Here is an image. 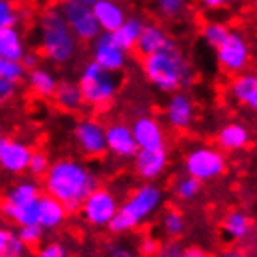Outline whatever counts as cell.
<instances>
[{
  "instance_id": "obj_1",
  "label": "cell",
  "mask_w": 257,
  "mask_h": 257,
  "mask_svg": "<svg viewBox=\"0 0 257 257\" xmlns=\"http://www.w3.org/2000/svg\"><path fill=\"white\" fill-rule=\"evenodd\" d=\"M99 188V177L90 164L64 157L51 164L49 174L43 177L45 194L62 201L69 212H78L86 198Z\"/></svg>"
},
{
  "instance_id": "obj_2",
  "label": "cell",
  "mask_w": 257,
  "mask_h": 257,
  "mask_svg": "<svg viewBox=\"0 0 257 257\" xmlns=\"http://www.w3.org/2000/svg\"><path fill=\"white\" fill-rule=\"evenodd\" d=\"M142 75L161 93H175L190 86L194 80L192 65L177 43H172L151 56L142 58Z\"/></svg>"
},
{
  "instance_id": "obj_3",
  "label": "cell",
  "mask_w": 257,
  "mask_h": 257,
  "mask_svg": "<svg viewBox=\"0 0 257 257\" xmlns=\"http://www.w3.org/2000/svg\"><path fill=\"white\" fill-rule=\"evenodd\" d=\"M80 41L71 30L60 6L43 10L38 19V47L41 56L54 65L71 64L78 52Z\"/></svg>"
},
{
  "instance_id": "obj_4",
  "label": "cell",
  "mask_w": 257,
  "mask_h": 257,
  "mask_svg": "<svg viewBox=\"0 0 257 257\" xmlns=\"http://www.w3.org/2000/svg\"><path fill=\"white\" fill-rule=\"evenodd\" d=\"M162 203H164L162 188L155 183H142L119 205V211L110 222L108 229L114 235H125L133 231L151 218L155 212L161 211Z\"/></svg>"
},
{
  "instance_id": "obj_5",
  "label": "cell",
  "mask_w": 257,
  "mask_h": 257,
  "mask_svg": "<svg viewBox=\"0 0 257 257\" xmlns=\"http://www.w3.org/2000/svg\"><path fill=\"white\" fill-rule=\"evenodd\" d=\"M43 188L34 177H21L13 181L4 192L2 216L13 227L39 224V203Z\"/></svg>"
},
{
  "instance_id": "obj_6",
  "label": "cell",
  "mask_w": 257,
  "mask_h": 257,
  "mask_svg": "<svg viewBox=\"0 0 257 257\" xmlns=\"http://www.w3.org/2000/svg\"><path fill=\"white\" fill-rule=\"evenodd\" d=\"M77 82L82 90L84 103L95 110L106 108L116 99L117 88H119L117 73L104 69L93 60H88L86 64H82Z\"/></svg>"
},
{
  "instance_id": "obj_7",
  "label": "cell",
  "mask_w": 257,
  "mask_h": 257,
  "mask_svg": "<svg viewBox=\"0 0 257 257\" xmlns=\"http://www.w3.org/2000/svg\"><path fill=\"white\" fill-rule=\"evenodd\" d=\"M183 170L190 177H196L201 183L218 179L225 172V157L222 149L212 146H194L185 153Z\"/></svg>"
},
{
  "instance_id": "obj_8",
  "label": "cell",
  "mask_w": 257,
  "mask_h": 257,
  "mask_svg": "<svg viewBox=\"0 0 257 257\" xmlns=\"http://www.w3.org/2000/svg\"><path fill=\"white\" fill-rule=\"evenodd\" d=\"M214 52H216V62L220 69L233 77L238 73H244L251 60L250 43L237 30H231L224 43L218 49H214Z\"/></svg>"
},
{
  "instance_id": "obj_9",
  "label": "cell",
  "mask_w": 257,
  "mask_h": 257,
  "mask_svg": "<svg viewBox=\"0 0 257 257\" xmlns=\"http://www.w3.org/2000/svg\"><path fill=\"white\" fill-rule=\"evenodd\" d=\"M119 205L121 203H117L116 194L110 192L108 188L99 187L86 198L78 214L82 216L84 222H88L93 227H108L119 211Z\"/></svg>"
},
{
  "instance_id": "obj_10",
  "label": "cell",
  "mask_w": 257,
  "mask_h": 257,
  "mask_svg": "<svg viewBox=\"0 0 257 257\" xmlns=\"http://www.w3.org/2000/svg\"><path fill=\"white\" fill-rule=\"evenodd\" d=\"M60 10H62L64 17L69 23L71 30L75 32L80 43H91L99 34L103 32L99 23H97L95 15H93L91 6L84 4L80 0H62Z\"/></svg>"
},
{
  "instance_id": "obj_11",
  "label": "cell",
  "mask_w": 257,
  "mask_h": 257,
  "mask_svg": "<svg viewBox=\"0 0 257 257\" xmlns=\"http://www.w3.org/2000/svg\"><path fill=\"white\" fill-rule=\"evenodd\" d=\"M75 144L84 157H101L106 153V127L95 117H82L73 128Z\"/></svg>"
},
{
  "instance_id": "obj_12",
  "label": "cell",
  "mask_w": 257,
  "mask_h": 257,
  "mask_svg": "<svg viewBox=\"0 0 257 257\" xmlns=\"http://www.w3.org/2000/svg\"><path fill=\"white\" fill-rule=\"evenodd\" d=\"M90 56L93 62L112 73H119L128 64V52L117 45V41L110 32H101L91 41Z\"/></svg>"
},
{
  "instance_id": "obj_13",
  "label": "cell",
  "mask_w": 257,
  "mask_h": 257,
  "mask_svg": "<svg viewBox=\"0 0 257 257\" xmlns=\"http://www.w3.org/2000/svg\"><path fill=\"white\" fill-rule=\"evenodd\" d=\"M138 151L140 148L131 125L123 121H112L106 125V153L117 161H133Z\"/></svg>"
},
{
  "instance_id": "obj_14",
  "label": "cell",
  "mask_w": 257,
  "mask_h": 257,
  "mask_svg": "<svg viewBox=\"0 0 257 257\" xmlns=\"http://www.w3.org/2000/svg\"><path fill=\"white\" fill-rule=\"evenodd\" d=\"M32 149L26 146L25 142L2 136L0 138V166L2 172L10 175H23L28 174V164H30Z\"/></svg>"
},
{
  "instance_id": "obj_15",
  "label": "cell",
  "mask_w": 257,
  "mask_h": 257,
  "mask_svg": "<svg viewBox=\"0 0 257 257\" xmlns=\"http://www.w3.org/2000/svg\"><path fill=\"white\" fill-rule=\"evenodd\" d=\"M164 119L174 131H188L196 119V106L192 97L183 90L172 93L164 106Z\"/></svg>"
},
{
  "instance_id": "obj_16",
  "label": "cell",
  "mask_w": 257,
  "mask_h": 257,
  "mask_svg": "<svg viewBox=\"0 0 257 257\" xmlns=\"http://www.w3.org/2000/svg\"><path fill=\"white\" fill-rule=\"evenodd\" d=\"M168 162L170 155L166 148L140 149L133 159V170L144 183H153L166 172Z\"/></svg>"
},
{
  "instance_id": "obj_17",
  "label": "cell",
  "mask_w": 257,
  "mask_h": 257,
  "mask_svg": "<svg viewBox=\"0 0 257 257\" xmlns=\"http://www.w3.org/2000/svg\"><path fill=\"white\" fill-rule=\"evenodd\" d=\"M131 127H133L136 144L140 149L166 148V135H164V128L157 117L142 114V116L133 119Z\"/></svg>"
},
{
  "instance_id": "obj_18",
  "label": "cell",
  "mask_w": 257,
  "mask_h": 257,
  "mask_svg": "<svg viewBox=\"0 0 257 257\" xmlns=\"http://www.w3.org/2000/svg\"><path fill=\"white\" fill-rule=\"evenodd\" d=\"M229 95L235 103L248 110H253L257 114V73L244 71L235 75L229 84Z\"/></svg>"
},
{
  "instance_id": "obj_19",
  "label": "cell",
  "mask_w": 257,
  "mask_h": 257,
  "mask_svg": "<svg viewBox=\"0 0 257 257\" xmlns=\"http://www.w3.org/2000/svg\"><path fill=\"white\" fill-rule=\"evenodd\" d=\"M174 43V39L168 36V32L162 28L161 25L157 23H148L144 32H142L138 43H136L135 52L140 56V58H146V56H151L155 52L162 51Z\"/></svg>"
},
{
  "instance_id": "obj_20",
  "label": "cell",
  "mask_w": 257,
  "mask_h": 257,
  "mask_svg": "<svg viewBox=\"0 0 257 257\" xmlns=\"http://www.w3.org/2000/svg\"><path fill=\"white\" fill-rule=\"evenodd\" d=\"M91 10L103 32H116L127 19V13L117 0H97Z\"/></svg>"
},
{
  "instance_id": "obj_21",
  "label": "cell",
  "mask_w": 257,
  "mask_h": 257,
  "mask_svg": "<svg viewBox=\"0 0 257 257\" xmlns=\"http://www.w3.org/2000/svg\"><path fill=\"white\" fill-rule=\"evenodd\" d=\"M250 144V131L242 123H225L216 133V146L224 153H235Z\"/></svg>"
},
{
  "instance_id": "obj_22",
  "label": "cell",
  "mask_w": 257,
  "mask_h": 257,
  "mask_svg": "<svg viewBox=\"0 0 257 257\" xmlns=\"http://www.w3.org/2000/svg\"><path fill=\"white\" fill-rule=\"evenodd\" d=\"M26 84H28L30 91H32L36 97H41V99H54L56 90H58V86H60V80L51 69L39 65V67H34V69L28 71Z\"/></svg>"
},
{
  "instance_id": "obj_23",
  "label": "cell",
  "mask_w": 257,
  "mask_h": 257,
  "mask_svg": "<svg viewBox=\"0 0 257 257\" xmlns=\"http://www.w3.org/2000/svg\"><path fill=\"white\" fill-rule=\"evenodd\" d=\"M67 207L58 201L56 198H52L49 194L41 196V203H39V225L45 229V231H54L62 227L67 218Z\"/></svg>"
},
{
  "instance_id": "obj_24",
  "label": "cell",
  "mask_w": 257,
  "mask_h": 257,
  "mask_svg": "<svg viewBox=\"0 0 257 257\" xmlns=\"http://www.w3.org/2000/svg\"><path fill=\"white\" fill-rule=\"evenodd\" d=\"M26 45L23 34L19 32L17 26L12 28H0V58L4 60H15L21 62L26 54Z\"/></svg>"
},
{
  "instance_id": "obj_25",
  "label": "cell",
  "mask_w": 257,
  "mask_h": 257,
  "mask_svg": "<svg viewBox=\"0 0 257 257\" xmlns=\"http://www.w3.org/2000/svg\"><path fill=\"white\" fill-rule=\"evenodd\" d=\"M146 25L148 23L142 19V17H138V15H128L127 19H125V23L117 28L116 32H112V36L117 41V45L121 47V49H125L127 52H131L136 49V43H138V39H140Z\"/></svg>"
},
{
  "instance_id": "obj_26",
  "label": "cell",
  "mask_w": 257,
  "mask_h": 257,
  "mask_svg": "<svg viewBox=\"0 0 257 257\" xmlns=\"http://www.w3.org/2000/svg\"><path fill=\"white\" fill-rule=\"evenodd\" d=\"M54 103L64 112H78L86 104L78 82L60 80V86L56 90V95H54Z\"/></svg>"
},
{
  "instance_id": "obj_27",
  "label": "cell",
  "mask_w": 257,
  "mask_h": 257,
  "mask_svg": "<svg viewBox=\"0 0 257 257\" xmlns=\"http://www.w3.org/2000/svg\"><path fill=\"white\" fill-rule=\"evenodd\" d=\"M222 231L229 240H244L251 233V220L244 211H229L222 220Z\"/></svg>"
},
{
  "instance_id": "obj_28",
  "label": "cell",
  "mask_w": 257,
  "mask_h": 257,
  "mask_svg": "<svg viewBox=\"0 0 257 257\" xmlns=\"http://www.w3.org/2000/svg\"><path fill=\"white\" fill-rule=\"evenodd\" d=\"M26 248L17 227L4 225L0 229V257H26Z\"/></svg>"
},
{
  "instance_id": "obj_29",
  "label": "cell",
  "mask_w": 257,
  "mask_h": 257,
  "mask_svg": "<svg viewBox=\"0 0 257 257\" xmlns=\"http://www.w3.org/2000/svg\"><path fill=\"white\" fill-rule=\"evenodd\" d=\"M161 231L166 238H179L187 229L185 214L179 209H166L161 214Z\"/></svg>"
},
{
  "instance_id": "obj_30",
  "label": "cell",
  "mask_w": 257,
  "mask_h": 257,
  "mask_svg": "<svg viewBox=\"0 0 257 257\" xmlns=\"http://www.w3.org/2000/svg\"><path fill=\"white\" fill-rule=\"evenodd\" d=\"M231 28L220 21H207L205 25L201 26V39L205 41L211 49H218L225 41V38L229 36Z\"/></svg>"
},
{
  "instance_id": "obj_31",
  "label": "cell",
  "mask_w": 257,
  "mask_h": 257,
  "mask_svg": "<svg viewBox=\"0 0 257 257\" xmlns=\"http://www.w3.org/2000/svg\"><path fill=\"white\" fill-rule=\"evenodd\" d=\"M201 181H198L196 177H190V175H181L177 177L174 183V196L179 201H192L199 192H201Z\"/></svg>"
},
{
  "instance_id": "obj_32",
  "label": "cell",
  "mask_w": 257,
  "mask_h": 257,
  "mask_svg": "<svg viewBox=\"0 0 257 257\" xmlns=\"http://www.w3.org/2000/svg\"><path fill=\"white\" fill-rule=\"evenodd\" d=\"M28 77V69L25 67L23 62H15V60H4L0 58V78H8L12 82H25Z\"/></svg>"
},
{
  "instance_id": "obj_33",
  "label": "cell",
  "mask_w": 257,
  "mask_h": 257,
  "mask_svg": "<svg viewBox=\"0 0 257 257\" xmlns=\"http://www.w3.org/2000/svg\"><path fill=\"white\" fill-rule=\"evenodd\" d=\"M188 0H155L157 13L162 19H179L183 13L187 12Z\"/></svg>"
},
{
  "instance_id": "obj_34",
  "label": "cell",
  "mask_w": 257,
  "mask_h": 257,
  "mask_svg": "<svg viewBox=\"0 0 257 257\" xmlns=\"http://www.w3.org/2000/svg\"><path fill=\"white\" fill-rule=\"evenodd\" d=\"M25 17V12H19L13 2L0 0V28H12L17 26Z\"/></svg>"
},
{
  "instance_id": "obj_35",
  "label": "cell",
  "mask_w": 257,
  "mask_h": 257,
  "mask_svg": "<svg viewBox=\"0 0 257 257\" xmlns=\"http://www.w3.org/2000/svg\"><path fill=\"white\" fill-rule=\"evenodd\" d=\"M51 164L52 162L49 161L47 153H43V151H32L30 164H28V175L34 177V179H43L49 174Z\"/></svg>"
},
{
  "instance_id": "obj_36",
  "label": "cell",
  "mask_w": 257,
  "mask_h": 257,
  "mask_svg": "<svg viewBox=\"0 0 257 257\" xmlns=\"http://www.w3.org/2000/svg\"><path fill=\"white\" fill-rule=\"evenodd\" d=\"M17 231L28 248H39V244L43 242V237H45V229L39 224L23 225V227H17Z\"/></svg>"
},
{
  "instance_id": "obj_37",
  "label": "cell",
  "mask_w": 257,
  "mask_h": 257,
  "mask_svg": "<svg viewBox=\"0 0 257 257\" xmlns=\"http://www.w3.org/2000/svg\"><path fill=\"white\" fill-rule=\"evenodd\" d=\"M36 257H69V251L62 242L51 240L47 244H41L36 251Z\"/></svg>"
},
{
  "instance_id": "obj_38",
  "label": "cell",
  "mask_w": 257,
  "mask_h": 257,
  "mask_svg": "<svg viewBox=\"0 0 257 257\" xmlns=\"http://www.w3.org/2000/svg\"><path fill=\"white\" fill-rule=\"evenodd\" d=\"M183 246L177 242V238H168L161 242V248L155 253V257H183Z\"/></svg>"
},
{
  "instance_id": "obj_39",
  "label": "cell",
  "mask_w": 257,
  "mask_h": 257,
  "mask_svg": "<svg viewBox=\"0 0 257 257\" xmlns=\"http://www.w3.org/2000/svg\"><path fill=\"white\" fill-rule=\"evenodd\" d=\"M159 248H161V242H159V238L155 237H142L140 242H138V253H140V257H155Z\"/></svg>"
},
{
  "instance_id": "obj_40",
  "label": "cell",
  "mask_w": 257,
  "mask_h": 257,
  "mask_svg": "<svg viewBox=\"0 0 257 257\" xmlns=\"http://www.w3.org/2000/svg\"><path fill=\"white\" fill-rule=\"evenodd\" d=\"M17 88H19L17 82H12L8 78H0V101L6 103V101L13 99L15 93H17Z\"/></svg>"
},
{
  "instance_id": "obj_41",
  "label": "cell",
  "mask_w": 257,
  "mask_h": 257,
  "mask_svg": "<svg viewBox=\"0 0 257 257\" xmlns=\"http://www.w3.org/2000/svg\"><path fill=\"white\" fill-rule=\"evenodd\" d=\"M108 255L110 257H140L138 251H133L131 248L123 244H108Z\"/></svg>"
},
{
  "instance_id": "obj_42",
  "label": "cell",
  "mask_w": 257,
  "mask_h": 257,
  "mask_svg": "<svg viewBox=\"0 0 257 257\" xmlns=\"http://www.w3.org/2000/svg\"><path fill=\"white\" fill-rule=\"evenodd\" d=\"M23 64H25V67L28 71L34 69V67H39V52L36 51H26L25 58L21 60Z\"/></svg>"
},
{
  "instance_id": "obj_43",
  "label": "cell",
  "mask_w": 257,
  "mask_h": 257,
  "mask_svg": "<svg viewBox=\"0 0 257 257\" xmlns=\"http://www.w3.org/2000/svg\"><path fill=\"white\" fill-rule=\"evenodd\" d=\"M201 2V6L205 8V10H209V12H216V10H222V8H225L231 0H199Z\"/></svg>"
},
{
  "instance_id": "obj_44",
  "label": "cell",
  "mask_w": 257,
  "mask_h": 257,
  "mask_svg": "<svg viewBox=\"0 0 257 257\" xmlns=\"http://www.w3.org/2000/svg\"><path fill=\"white\" fill-rule=\"evenodd\" d=\"M214 257H248V253L238 250V248H224V250H220Z\"/></svg>"
},
{
  "instance_id": "obj_45",
  "label": "cell",
  "mask_w": 257,
  "mask_h": 257,
  "mask_svg": "<svg viewBox=\"0 0 257 257\" xmlns=\"http://www.w3.org/2000/svg\"><path fill=\"white\" fill-rule=\"evenodd\" d=\"M183 257H209L205 250H201L198 246H188L183 250Z\"/></svg>"
},
{
  "instance_id": "obj_46",
  "label": "cell",
  "mask_w": 257,
  "mask_h": 257,
  "mask_svg": "<svg viewBox=\"0 0 257 257\" xmlns=\"http://www.w3.org/2000/svg\"><path fill=\"white\" fill-rule=\"evenodd\" d=\"M250 4H251V10H253V13L257 15V0H250Z\"/></svg>"
},
{
  "instance_id": "obj_47",
  "label": "cell",
  "mask_w": 257,
  "mask_h": 257,
  "mask_svg": "<svg viewBox=\"0 0 257 257\" xmlns=\"http://www.w3.org/2000/svg\"><path fill=\"white\" fill-rule=\"evenodd\" d=\"M80 2H84V4H88V6H93L97 0H80Z\"/></svg>"
},
{
  "instance_id": "obj_48",
  "label": "cell",
  "mask_w": 257,
  "mask_h": 257,
  "mask_svg": "<svg viewBox=\"0 0 257 257\" xmlns=\"http://www.w3.org/2000/svg\"><path fill=\"white\" fill-rule=\"evenodd\" d=\"M8 2H13V4H15V2H19V0H8Z\"/></svg>"
}]
</instances>
